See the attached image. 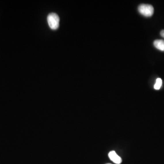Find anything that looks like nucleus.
Instances as JSON below:
<instances>
[{
	"label": "nucleus",
	"instance_id": "nucleus-1",
	"mask_svg": "<svg viewBox=\"0 0 164 164\" xmlns=\"http://www.w3.org/2000/svg\"><path fill=\"white\" fill-rule=\"evenodd\" d=\"M47 20L49 27H50L51 29L56 30L58 28L60 19L56 13H50L47 16Z\"/></svg>",
	"mask_w": 164,
	"mask_h": 164
},
{
	"label": "nucleus",
	"instance_id": "nucleus-2",
	"mask_svg": "<svg viewBox=\"0 0 164 164\" xmlns=\"http://www.w3.org/2000/svg\"><path fill=\"white\" fill-rule=\"evenodd\" d=\"M138 11L142 15L146 17L152 16L154 12V9L151 5L141 4L138 7Z\"/></svg>",
	"mask_w": 164,
	"mask_h": 164
},
{
	"label": "nucleus",
	"instance_id": "nucleus-3",
	"mask_svg": "<svg viewBox=\"0 0 164 164\" xmlns=\"http://www.w3.org/2000/svg\"><path fill=\"white\" fill-rule=\"evenodd\" d=\"M108 157L111 161L115 164H120L122 161L121 158L119 157L115 151H111L108 153Z\"/></svg>",
	"mask_w": 164,
	"mask_h": 164
},
{
	"label": "nucleus",
	"instance_id": "nucleus-4",
	"mask_svg": "<svg viewBox=\"0 0 164 164\" xmlns=\"http://www.w3.org/2000/svg\"><path fill=\"white\" fill-rule=\"evenodd\" d=\"M154 45L157 49L164 51V41L163 40H156L154 42Z\"/></svg>",
	"mask_w": 164,
	"mask_h": 164
},
{
	"label": "nucleus",
	"instance_id": "nucleus-5",
	"mask_svg": "<svg viewBox=\"0 0 164 164\" xmlns=\"http://www.w3.org/2000/svg\"><path fill=\"white\" fill-rule=\"evenodd\" d=\"M162 81L161 78H158L156 80V83L154 85V89L156 90L160 89L162 86Z\"/></svg>",
	"mask_w": 164,
	"mask_h": 164
},
{
	"label": "nucleus",
	"instance_id": "nucleus-6",
	"mask_svg": "<svg viewBox=\"0 0 164 164\" xmlns=\"http://www.w3.org/2000/svg\"><path fill=\"white\" fill-rule=\"evenodd\" d=\"M161 36L164 38V30H162L161 32Z\"/></svg>",
	"mask_w": 164,
	"mask_h": 164
},
{
	"label": "nucleus",
	"instance_id": "nucleus-7",
	"mask_svg": "<svg viewBox=\"0 0 164 164\" xmlns=\"http://www.w3.org/2000/svg\"><path fill=\"white\" fill-rule=\"evenodd\" d=\"M110 164V163H107V164Z\"/></svg>",
	"mask_w": 164,
	"mask_h": 164
}]
</instances>
